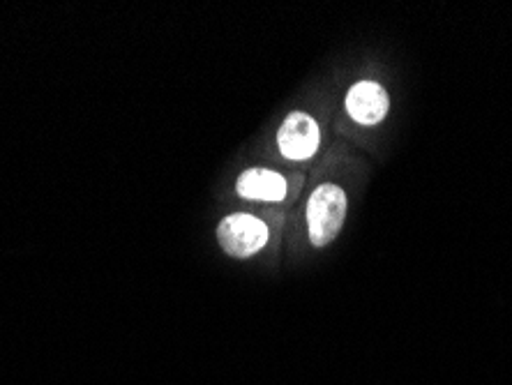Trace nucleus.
<instances>
[{"label": "nucleus", "instance_id": "1", "mask_svg": "<svg viewBox=\"0 0 512 385\" xmlns=\"http://www.w3.org/2000/svg\"><path fill=\"white\" fill-rule=\"evenodd\" d=\"M349 201L340 185L323 183L307 201V233L314 247H326L340 236Z\"/></svg>", "mask_w": 512, "mask_h": 385}, {"label": "nucleus", "instance_id": "2", "mask_svg": "<svg viewBox=\"0 0 512 385\" xmlns=\"http://www.w3.org/2000/svg\"><path fill=\"white\" fill-rule=\"evenodd\" d=\"M217 240L220 247L233 259H250L256 252H261L268 243V226L259 217L236 213L224 217L217 226Z\"/></svg>", "mask_w": 512, "mask_h": 385}, {"label": "nucleus", "instance_id": "3", "mask_svg": "<svg viewBox=\"0 0 512 385\" xmlns=\"http://www.w3.org/2000/svg\"><path fill=\"white\" fill-rule=\"evenodd\" d=\"M321 132L316 120L305 111H293L277 132V146L286 160H310L319 150Z\"/></svg>", "mask_w": 512, "mask_h": 385}, {"label": "nucleus", "instance_id": "4", "mask_svg": "<svg viewBox=\"0 0 512 385\" xmlns=\"http://www.w3.org/2000/svg\"><path fill=\"white\" fill-rule=\"evenodd\" d=\"M390 109V97L386 88L376 81H358L346 93V111L360 125H376L386 118Z\"/></svg>", "mask_w": 512, "mask_h": 385}, {"label": "nucleus", "instance_id": "5", "mask_svg": "<svg viewBox=\"0 0 512 385\" xmlns=\"http://www.w3.org/2000/svg\"><path fill=\"white\" fill-rule=\"evenodd\" d=\"M236 192L250 201H284L286 180L273 169H247L240 173Z\"/></svg>", "mask_w": 512, "mask_h": 385}]
</instances>
